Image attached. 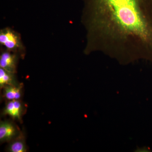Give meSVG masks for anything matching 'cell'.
<instances>
[{
    "label": "cell",
    "instance_id": "1",
    "mask_svg": "<svg viewBox=\"0 0 152 152\" xmlns=\"http://www.w3.org/2000/svg\"><path fill=\"white\" fill-rule=\"evenodd\" d=\"M86 53L152 63V0H84Z\"/></svg>",
    "mask_w": 152,
    "mask_h": 152
},
{
    "label": "cell",
    "instance_id": "2",
    "mask_svg": "<svg viewBox=\"0 0 152 152\" xmlns=\"http://www.w3.org/2000/svg\"><path fill=\"white\" fill-rule=\"evenodd\" d=\"M0 43L7 50L15 51L21 47L20 39L15 32L9 28L2 30L0 33Z\"/></svg>",
    "mask_w": 152,
    "mask_h": 152
},
{
    "label": "cell",
    "instance_id": "3",
    "mask_svg": "<svg viewBox=\"0 0 152 152\" xmlns=\"http://www.w3.org/2000/svg\"><path fill=\"white\" fill-rule=\"evenodd\" d=\"M21 131L12 121L6 120L0 123V142H10L20 134Z\"/></svg>",
    "mask_w": 152,
    "mask_h": 152
},
{
    "label": "cell",
    "instance_id": "4",
    "mask_svg": "<svg viewBox=\"0 0 152 152\" xmlns=\"http://www.w3.org/2000/svg\"><path fill=\"white\" fill-rule=\"evenodd\" d=\"M25 110L24 104L20 100L9 101L3 110L2 114L4 115H9L13 119L21 122Z\"/></svg>",
    "mask_w": 152,
    "mask_h": 152
},
{
    "label": "cell",
    "instance_id": "5",
    "mask_svg": "<svg viewBox=\"0 0 152 152\" xmlns=\"http://www.w3.org/2000/svg\"><path fill=\"white\" fill-rule=\"evenodd\" d=\"M18 58L16 55L7 50L3 52L0 56V67L15 74L16 71Z\"/></svg>",
    "mask_w": 152,
    "mask_h": 152
},
{
    "label": "cell",
    "instance_id": "6",
    "mask_svg": "<svg viewBox=\"0 0 152 152\" xmlns=\"http://www.w3.org/2000/svg\"><path fill=\"white\" fill-rule=\"evenodd\" d=\"M23 86L18 85L6 86L3 88V96L8 101L20 100L22 96Z\"/></svg>",
    "mask_w": 152,
    "mask_h": 152
},
{
    "label": "cell",
    "instance_id": "7",
    "mask_svg": "<svg viewBox=\"0 0 152 152\" xmlns=\"http://www.w3.org/2000/svg\"><path fill=\"white\" fill-rule=\"evenodd\" d=\"M9 143L7 148L8 152H26L27 151L25 134L23 132Z\"/></svg>",
    "mask_w": 152,
    "mask_h": 152
},
{
    "label": "cell",
    "instance_id": "8",
    "mask_svg": "<svg viewBox=\"0 0 152 152\" xmlns=\"http://www.w3.org/2000/svg\"><path fill=\"white\" fill-rule=\"evenodd\" d=\"M19 84L15 78V74L0 68V87L3 89L6 86Z\"/></svg>",
    "mask_w": 152,
    "mask_h": 152
}]
</instances>
